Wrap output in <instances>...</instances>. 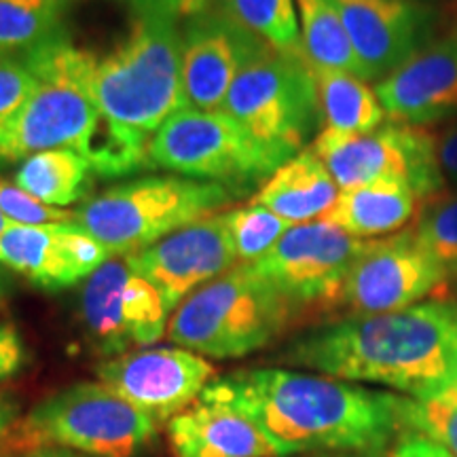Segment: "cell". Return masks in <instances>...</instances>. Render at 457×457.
<instances>
[{
  "label": "cell",
  "instance_id": "obj_27",
  "mask_svg": "<svg viewBox=\"0 0 457 457\" xmlns=\"http://www.w3.org/2000/svg\"><path fill=\"white\" fill-rule=\"evenodd\" d=\"M219 9L282 54H303L295 0H220Z\"/></svg>",
  "mask_w": 457,
  "mask_h": 457
},
{
  "label": "cell",
  "instance_id": "obj_32",
  "mask_svg": "<svg viewBox=\"0 0 457 457\" xmlns=\"http://www.w3.org/2000/svg\"><path fill=\"white\" fill-rule=\"evenodd\" d=\"M0 212L15 225H54V222H72L74 212L64 208H51L38 202L24 188L0 180Z\"/></svg>",
  "mask_w": 457,
  "mask_h": 457
},
{
  "label": "cell",
  "instance_id": "obj_13",
  "mask_svg": "<svg viewBox=\"0 0 457 457\" xmlns=\"http://www.w3.org/2000/svg\"><path fill=\"white\" fill-rule=\"evenodd\" d=\"M447 279L409 228L386 239H370L345 279L341 305L352 316L400 312L436 293Z\"/></svg>",
  "mask_w": 457,
  "mask_h": 457
},
{
  "label": "cell",
  "instance_id": "obj_25",
  "mask_svg": "<svg viewBox=\"0 0 457 457\" xmlns=\"http://www.w3.org/2000/svg\"><path fill=\"white\" fill-rule=\"evenodd\" d=\"M303 54L313 68L345 71L362 79L358 57L330 0H295Z\"/></svg>",
  "mask_w": 457,
  "mask_h": 457
},
{
  "label": "cell",
  "instance_id": "obj_5",
  "mask_svg": "<svg viewBox=\"0 0 457 457\" xmlns=\"http://www.w3.org/2000/svg\"><path fill=\"white\" fill-rule=\"evenodd\" d=\"M233 188L176 176L114 185L74 212V222L104 245L108 256H129L231 204Z\"/></svg>",
  "mask_w": 457,
  "mask_h": 457
},
{
  "label": "cell",
  "instance_id": "obj_29",
  "mask_svg": "<svg viewBox=\"0 0 457 457\" xmlns=\"http://www.w3.org/2000/svg\"><path fill=\"white\" fill-rule=\"evenodd\" d=\"M228 231H231L233 248H236L237 261L242 265L259 261L276 245L279 237L295 227L293 222L284 220L282 216L273 214L265 205L250 204L227 212Z\"/></svg>",
  "mask_w": 457,
  "mask_h": 457
},
{
  "label": "cell",
  "instance_id": "obj_31",
  "mask_svg": "<svg viewBox=\"0 0 457 457\" xmlns=\"http://www.w3.org/2000/svg\"><path fill=\"white\" fill-rule=\"evenodd\" d=\"M37 87V74L24 55L0 57V129L21 111Z\"/></svg>",
  "mask_w": 457,
  "mask_h": 457
},
{
  "label": "cell",
  "instance_id": "obj_9",
  "mask_svg": "<svg viewBox=\"0 0 457 457\" xmlns=\"http://www.w3.org/2000/svg\"><path fill=\"white\" fill-rule=\"evenodd\" d=\"M148 165L245 191L284 163L228 114L187 106L153 136Z\"/></svg>",
  "mask_w": 457,
  "mask_h": 457
},
{
  "label": "cell",
  "instance_id": "obj_24",
  "mask_svg": "<svg viewBox=\"0 0 457 457\" xmlns=\"http://www.w3.org/2000/svg\"><path fill=\"white\" fill-rule=\"evenodd\" d=\"M91 165L72 148H51L21 162L15 185L51 208H66L87 195Z\"/></svg>",
  "mask_w": 457,
  "mask_h": 457
},
{
  "label": "cell",
  "instance_id": "obj_3",
  "mask_svg": "<svg viewBox=\"0 0 457 457\" xmlns=\"http://www.w3.org/2000/svg\"><path fill=\"white\" fill-rule=\"evenodd\" d=\"M180 45L174 21L138 17L125 41L98 60L100 119L142 151L168 119L187 108Z\"/></svg>",
  "mask_w": 457,
  "mask_h": 457
},
{
  "label": "cell",
  "instance_id": "obj_6",
  "mask_svg": "<svg viewBox=\"0 0 457 457\" xmlns=\"http://www.w3.org/2000/svg\"><path fill=\"white\" fill-rule=\"evenodd\" d=\"M293 318L288 303L253 267L237 265L176 307L168 337L199 356L242 358L270 345Z\"/></svg>",
  "mask_w": 457,
  "mask_h": 457
},
{
  "label": "cell",
  "instance_id": "obj_8",
  "mask_svg": "<svg viewBox=\"0 0 457 457\" xmlns=\"http://www.w3.org/2000/svg\"><path fill=\"white\" fill-rule=\"evenodd\" d=\"M220 112L279 162H290L322 121L316 79L305 54H282L267 45L239 72Z\"/></svg>",
  "mask_w": 457,
  "mask_h": 457
},
{
  "label": "cell",
  "instance_id": "obj_10",
  "mask_svg": "<svg viewBox=\"0 0 457 457\" xmlns=\"http://www.w3.org/2000/svg\"><path fill=\"white\" fill-rule=\"evenodd\" d=\"M312 151L327 165L339 191L400 180L413 187L426 202L445 188L436 134L417 125L390 121L367 134L322 129Z\"/></svg>",
  "mask_w": 457,
  "mask_h": 457
},
{
  "label": "cell",
  "instance_id": "obj_16",
  "mask_svg": "<svg viewBox=\"0 0 457 457\" xmlns=\"http://www.w3.org/2000/svg\"><path fill=\"white\" fill-rule=\"evenodd\" d=\"M180 37L187 106L208 112L220 111L239 72L267 47L222 9H208L188 20Z\"/></svg>",
  "mask_w": 457,
  "mask_h": 457
},
{
  "label": "cell",
  "instance_id": "obj_26",
  "mask_svg": "<svg viewBox=\"0 0 457 457\" xmlns=\"http://www.w3.org/2000/svg\"><path fill=\"white\" fill-rule=\"evenodd\" d=\"M72 0H0V57L24 55L64 32Z\"/></svg>",
  "mask_w": 457,
  "mask_h": 457
},
{
  "label": "cell",
  "instance_id": "obj_28",
  "mask_svg": "<svg viewBox=\"0 0 457 457\" xmlns=\"http://www.w3.org/2000/svg\"><path fill=\"white\" fill-rule=\"evenodd\" d=\"M411 233L449 279L457 276V191L426 199Z\"/></svg>",
  "mask_w": 457,
  "mask_h": 457
},
{
  "label": "cell",
  "instance_id": "obj_15",
  "mask_svg": "<svg viewBox=\"0 0 457 457\" xmlns=\"http://www.w3.org/2000/svg\"><path fill=\"white\" fill-rule=\"evenodd\" d=\"M125 262L155 286L171 313L188 295L237 262L227 212L193 222L140 253L125 256Z\"/></svg>",
  "mask_w": 457,
  "mask_h": 457
},
{
  "label": "cell",
  "instance_id": "obj_36",
  "mask_svg": "<svg viewBox=\"0 0 457 457\" xmlns=\"http://www.w3.org/2000/svg\"><path fill=\"white\" fill-rule=\"evenodd\" d=\"M436 157L445 185L455 187L457 191V123L436 134Z\"/></svg>",
  "mask_w": 457,
  "mask_h": 457
},
{
  "label": "cell",
  "instance_id": "obj_2",
  "mask_svg": "<svg viewBox=\"0 0 457 457\" xmlns=\"http://www.w3.org/2000/svg\"><path fill=\"white\" fill-rule=\"evenodd\" d=\"M279 360L428 400L457 384V303L426 301L324 324L296 337Z\"/></svg>",
  "mask_w": 457,
  "mask_h": 457
},
{
  "label": "cell",
  "instance_id": "obj_37",
  "mask_svg": "<svg viewBox=\"0 0 457 457\" xmlns=\"http://www.w3.org/2000/svg\"><path fill=\"white\" fill-rule=\"evenodd\" d=\"M20 417V403L7 392H0V441L7 438L11 428L17 424Z\"/></svg>",
  "mask_w": 457,
  "mask_h": 457
},
{
  "label": "cell",
  "instance_id": "obj_11",
  "mask_svg": "<svg viewBox=\"0 0 457 457\" xmlns=\"http://www.w3.org/2000/svg\"><path fill=\"white\" fill-rule=\"evenodd\" d=\"M369 242L322 219L301 222L250 267L288 303L296 318L307 310L341 305L345 279Z\"/></svg>",
  "mask_w": 457,
  "mask_h": 457
},
{
  "label": "cell",
  "instance_id": "obj_41",
  "mask_svg": "<svg viewBox=\"0 0 457 457\" xmlns=\"http://www.w3.org/2000/svg\"><path fill=\"white\" fill-rule=\"evenodd\" d=\"M0 457H3V449H0Z\"/></svg>",
  "mask_w": 457,
  "mask_h": 457
},
{
  "label": "cell",
  "instance_id": "obj_12",
  "mask_svg": "<svg viewBox=\"0 0 457 457\" xmlns=\"http://www.w3.org/2000/svg\"><path fill=\"white\" fill-rule=\"evenodd\" d=\"M168 307L157 288L123 261H106L85 279L81 318L91 347L121 356L153 345L168 330Z\"/></svg>",
  "mask_w": 457,
  "mask_h": 457
},
{
  "label": "cell",
  "instance_id": "obj_18",
  "mask_svg": "<svg viewBox=\"0 0 457 457\" xmlns=\"http://www.w3.org/2000/svg\"><path fill=\"white\" fill-rule=\"evenodd\" d=\"M108 261L104 245L77 222L11 225L0 233V267L43 290H64Z\"/></svg>",
  "mask_w": 457,
  "mask_h": 457
},
{
  "label": "cell",
  "instance_id": "obj_34",
  "mask_svg": "<svg viewBox=\"0 0 457 457\" xmlns=\"http://www.w3.org/2000/svg\"><path fill=\"white\" fill-rule=\"evenodd\" d=\"M26 364V345L13 324L0 322V381L20 373Z\"/></svg>",
  "mask_w": 457,
  "mask_h": 457
},
{
  "label": "cell",
  "instance_id": "obj_17",
  "mask_svg": "<svg viewBox=\"0 0 457 457\" xmlns=\"http://www.w3.org/2000/svg\"><path fill=\"white\" fill-rule=\"evenodd\" d=\"M364 81H384L430 41L432 9L420 0H330Z\"/></svg>",
  "mask_w": 457,
  "mask_h": 457
},
{
  "label": "cell",
  "instance_id": "obj_19",
  "mask_svg": "<svg viewBox=\"0 0 457 457\" xmlns=\"http://www.w3.org/2000/svg\"><path fill=\"white\" fill-rule=\"evenodd\" d=\"M386 117L394 123L426 125L457 112V26L430 38L398 71L375 85Z\"/></svg>",
  "mask_w": 457,
  "mask_h": 457
},
{
  "label": "cell",
  "instance_id": "obj_30",
  "mask_svg": "<svg viewBox=\"0 0 457 457\" xmlns=\"http://www.w3.org/2000/svg\"><path fill=\"white\" fill-rule=\"evenodd\" d=\"M403 424L441 443L457 457V384L428 400L404 398Z\"/></svg>",
  "mask_w": 457,
  "mask_h": 457
},
{
  "label": "cell",
  "instance_id": "obj_23",
  "mask_svg": "<svg viewBox=\"0 0 457 457\" xmlns=\"http://www.w3.org/2000/svg\"><path fill=\"white\" fill-rule=\"evenodd\" d=\"M313 68V66H312ZM324 129L367 134L386 123V111L375 87L364 79L333 68H313Z\"/></svg>",
  "mask_w": 457,
  "mask_h": 457
},
{
  "label": "cell",
  "instance_id": "obj_33",
  "mask_svg": "<svg viewBox=\"0 0 457 457\" xmlns=\"http://www.w3.org/2000/svg\"><path fill=\"white\" fill-rule=\"evenodd\" d=\"M138 17H157V20L179 21L193 20L208 11L210 0H121Z\"/></svg>",
  "mask_w": 457,
  "mask_h": 457
},
{
  "label": "cell",
  "instance_id": "obj_35",
  "mask_svg": "<svg viewBox=\"0 0 457 457\" xmlns=\"http://www.w3.org/2000/svg\"><path fill=\"white\" fill-rule=\"evenodd\" d=\"M390 457H455L451 451L443 447L441 443L432 441L426 434L409 430L400 436V441L394 445Z\"/></svg>",
  "mask_w": 457,
  "mask_h": 457
},
{
  "label": "cell",
  "instance_id": "obj_4",
  "mask_svg": "<svg viewBox=\"0 0 457 457\" xmlns=\"http://www.w3.org/2000/svg\"><path fill=\"white\" fill-rule=\"evenodd\" d=\"M24 60L37 74V87L7 128L0 129V168L51 148L81 153L100 119L98 60L74 47L66 30L28 51Z\"/></svg>",
  "mask_w": 457,
  "mask_h": 457
},
{
  "label": "cell",
  "instance_id": "obj_14",
  "mask_svg": "<svg viewBox=\"0 0 457 457\" xmlns=\"http://www.w3.org/2000/svg\"><path fill=\"white\" fill-rule=\"evenodd\" d=\"M98 377L142 413L170 421L191 407L212 381L214 367L185 347H145L108 358Z\"/></svg>",
  "mask_w": 457,
  "mask_h": 457
},
{
  "label": "cell",
  "instance_id": "obj_1",
  "mask_svg": "<svg viewBox=\"0 0 457 457\" xmlns=\"http://www.w3.org/2000/svg\"><path fill=\"white\" fill-rule=\"evenodd\" d=\"M199 398L248 417L284 457L318 449L377 453L404 428L403 396L286 369L216 377Z\"/></svg>",
  "mask_w": 457,
  "mask_h": 457
},
{
  "label": "cell",
  "instance_id": "obj_21",
  "mask_svg": "<svg viewBox=\"0 0 457 457\" xmlns=\"http://www.w3.org/2000/svg\"><path fill=\"white\" fill-rule=\"evenodd\" d=\"M424 199L407 182L384 180L345 188L322 220L339 227L347 236L373 239L392 236L417 219Z\"/></svg>",
  "mask_w": 457,
  "mask_h": 457
},
{
  "label": "cell",
  "instance_id": "obj_40",
  "mask_svg": "<svg viewBox=\"0 0 457 457\" xmlns=\"http://www.w3.org/2000/svg\"><path fill=\"white\" fill-rule=\"evenodd\" d=\"M11 225H15V222H11V220L7 219V216H4L3 212H0V233L7 231V228H9Z\"/></svg>",
  "mask_w": 457,
  "mask_h": 457
},
{
  "label": "cell",
  "instance_id": "obj_39",
  "mask_svg": "<svg viewBox=\"0 0 457 457\" xmlns=\"http://www.w3.org/2000/svg\"><path fill=\"white\" fill-rule=\"evenodd\" d=\"M7 296H9V279L4 276L3 267H0V305L7 301Z\"/></svg>",
  "mask_w": 457,
  "mask_h": 457
},
{
  "label": "cell",
  "instance_id": "obj_20",
  "mask_svg": "<svg viewBox=\"0 0 457 457\" xmlns=\"http://www.w3.org/2000/svg\"><path fill=\"white\" fill-rule=\"evenodd\" d=\"M168 436L176 457H284L248 417L202 398L171 417Z\"/></svg>",
  "mask_w": 457,
  "mask_h": 457
},
{
  "label": "cell",
  "instance_id": "obj_22",
  "mask_svg": "<svg viewBox=\"0 0 457 457\" xmlns=\"http://www.w3.org/2000/svg\"><path fill=\"white\" fill-rule=\"evenodd\" d=\"M337 197L339 187L328 168L312 148H305L262 182L253 202L293 225H301L322 219Z\"/></svg>",
  "mask_w": 457,
  "mask_h": 457
},
{
  "label": "cell",
  "instance_id": "obj_7",
  "mask_svg": "<svg viewBox=\"0 0 457 457\" xmlns=\"http://www.w3.org/2000/svg\"><path fill=\"white\" fill-rule=\"evenodd\" d=\"M155 436L157 421L102 381L51 394L7 434L21 451L62 447L89 457H134Z\"/></svg>",
  "mask_w": 457,
  "mask_h": 457
},
{
  "label": "cell",
  "instance_id": "obj_38",
  "mask_svg": "<svg viewBox=\"0 0 457 457\" xmlns=\"http://www.w3.org/2000/svg\"><path fill=\"white\" fill-rule=\"evenodd\" d=\"M21 457H89V455L77 453V451L62 449V447H37V449L24 451Z\"/></svg>",
  "mask_w": 457,
  "mask_h": 457
}]
</instances>
